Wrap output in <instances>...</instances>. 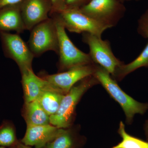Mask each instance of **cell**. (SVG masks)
I'll list each match as a JSON object with an SVG mask.
<instances>
[{
    "mask_svg": "<svg viewBox=\"0 0 148 148\" xmlns=\"http://www.w3.org/2000/svg\"><path fill=\"white\" fill-rule=\"evenodd\" d=\"M21 16L26 30L49 18L52 10L50 0H22L20 3Z\"/></svg>",
    "mask_w": 148,
    "mask_h": 148,
    "instance_id": "cell-10",
    "label": "cell"
},
{
    "mask_svg": "<svg viewBox=\"0 0 148 148\" xmlns=\"http://www.w3.org/2000/svg\"><path fill=\"white\" fill-rule=\"evenodd\" d=\"M0 38L5 55L17 64L21 73L28 69H32L35 57L27 43L19 34L1 32Z\"/></svg>",
    "mask_w": 148,
    "mask_h": 148,
    "instance_id": "cell-8",
    "label": "cell"
},
{
    "mask_svg": "<svg viewBox=\"0 0 148 148\" xmlns=\"http://www.w3.org/2000/svg\"><path fill=\"white\" fill-rule=\"evenodd\" d=\"M21 74L25 103L37 100L43 92L47 90H55L65 94L45 79L36 75L33 69H28Z\"/></svg>",
    "mask_w": 148,
    "mask_h": 148,
    "instance_id": "cell-11",
    "label": "cell"
},
{
    "mask_svg": "<svg viewBox=\"0 0 148 148\" xmlns=\"http://www.w3.org/2000/svg\"><path fill=\"white\" fill-rule=\"evenodd\" d=\"M17 145H16L13 146V147H11L10 148H17Z\"/></svg>",
    "mask_w": 148,
    "mask_h": 148,
    "instance_id": "cell-27",
    "label": "cell"
},
{
    "mask_svg": "<svg viewBox=\"0 0 148 148\" xmlns=\"http://www.w3.org/2000/svg\"><path fill=\"white\" fill-rule=\"evenodd\" d=\"M91 0H66V9H79L86 5Z\"/></svg>",
    "mask_w": 148,
    "mask_h": 148,
    "instance_id": "cell-22",
    "label": "cell"
},
{
    "mask_svg": "<svg viewBox=\"0 0 148 148\" xmlns=\"http://www.w3.org/2000/svg\"><path fill=\"white\" fill-rule=\"evenodd\" d=\"M22 113L27 126L50 124V116L44 110L37 100L25 103Z\"/></svg>",
    "mask_w": 148,
    "mask_h": 148,
    "instance_id": "cell-14",
    "label": "cell"
},
{
    "mask_svg": "<svg viewBox=\"0 0 148 148\" xmlns=\"http://www.w3.org/2000/svg\"><path fill=\"white\" fill-rule=\"evenodd\" d=\"M97 64H92L77 66L58 73L41 75L40 77L66 94L76 84L94 74Z\"/></svg>",
    "mask_w": 148,
    "mask_h": 148,
    "instance_id": "cell-9",
    "label": "cell"
},
{
    "mask_svg": "<svg viewBox=\"0 0 148 148\" xmlns=\"http://www.w3.org/2000/svg\"><path fill=\"white\" fill-rule=\"evenodd\" d=\"M82 35L83 42L88 45L90 50L88 54L93 63L113 76L116 69L124 63L114 55L110 42L89 33H84Z\"/></svg>",
    "mask_w": 148,
    "mask_h": 148,
    "instance_id": "cell-6",
    "label": "cell"
},
{
    "mask_svg": "<svg viewBox=\"0 0 148 148\" xmlns=\"http://www.w3.org/2000/svg\"><path fill=\"white\" fill-rule=\"evenodd\" d=\"M118 1H119L120 2L122 3H123L124 2L126 1H130V0H118Z\"/></svg>",
    "mask_w": 148,
    "mask_h": 148,
    "instance_id": "cell-26",
    "label": "cell"
},
{
    "mask_svg": "<svg viewBox=\"0 0 148 148\" xmlns=\"http://www.w3.org/2000/svg\"><path fill=\"white\" fill-rule=\"evenodd\" d=\"M60 128L51 124L27 126L21 143L36 148H45L47 145L58 134Z\"/></svg>",
    "mask_w": 148,
    "mask_h": 148,
    "instance_id": "cell-12",
    "label": "cell"
},
{
    "mask_svg": "<svg viewBox=\"0 0 148 148\" xmlns=\"http://www.w3.org/2000/svg\"><path fill=\"white\" fill-rule=\"evenodd\" d=\"M51 16L55 19L57 28L59 70L64 72L77 66L94 64L88 53L83 52L73 43L58 15L53 14Z\"/></svg>",
    "mask_w": 148,
    "mask_h": 148,
    "instance_id": "cell-3",
    "label": "cell"
},
{
    "mask_svg": "<svg viewBox=\"0 0 148 148\" xmlns=\"http://www.w3.org/2000/svg\"><path fill=\"white\" fill-rule=\"evenodd\" d=\"M138 32L142 36L148 39V10L138 21Z\"/></svg>",
    "mask_w": 148,
    "mask_h": 148,
    "instance_id": "cell-20",
    "label": "cell"
},
{
    "mask_svg": "<svg viewBox=\"0 0 148 148\" xmlns=\"http://www.w3.org/2000/svg\"><path fill=\"white\" fill-rule=\"evenodd\" d=\"M58 15L65 29L72 33H87L102 38L108 27L83 13L79 9H66Z\"/></svg>",
    "mask_w": 148,
    "mask_h": 148,
    "instance_id": "cell-7",
    "label": "cell"
},
{
    "mask_svg": "<svg viewBox=\"0 0 148 148\" xmlns=\"http://www.w3.org/2000/svg\"><path fill=\"white\" fill-rule=\"evenodd\" d=\"M145 130L146 136H147L148 140V119L146 121L145 124Z\"/></svg>",
    "mask_w": 148,
    "mask_h": 148,
    "instance_id": "cell-25",
    "label": "cell"
},
{
    "mask_svg": "<svg viewBox=\"0 0 148 148\" xmlns=\"http://www.w3.org/2000/svg\"><path fill=\"white\" fill-rule=\"evenodd\" d=\"M92 75L98 80L106 91L121 106L126 117V123L131 124L136 114H144L148 110V103L138 102L126 94L110 74L97 65Z\"/></svg>",
    "mask_w": 148,
    "mask_h": 148,
    "instance_id": "cell-1",
    "label": "cell"
},
{
    "mask_svg": "<svg viewBox=\"0 0 148 148\" xmlns=\"http://www.w3.org/2000/svg\"><path fill=\"white\" fill-rule=\"evenodd\" d=\"M18 143L13 124L8 121L3 122L0 125V147H11Z\"/></svg>",
    "mask_w": 148,
    "mask_h": 148,
    "instance_id": "cell-19",
    "label": "cell"
},
{
    "mask_svg": "<svg viewBox=\"0 0 148 148\" xmlns=\"http://www.w3.org/2000/svg\"><path fill=\"white\" fill-rule=\"evenodd\" d=\"M17 148H32L30 146L26 145L21 143H18L17 144Z\"/></svg>",
    "mask_w": 148,
    "mask_h": 148,
    "instance_id": "cell-24",
    "label": "cell"
},
{
    "mask_svg": "<svg viewBox=\"0 0 148 148\" xmlns=\"http://www.w3.org/2000/svg\"><path fill=\"white\" fill-rule=\"evenodd\" d=\"M143 67H148V42L145 47L137 58L128 64H124L119 67L112 77L120 81L128 74Z\"/></svg>",
    "mask_w": 148,
    "mask_h": 148,
    "instance_id": "cell-15",
    "label": "cell"
},
{
    "mask_svg": "<svg viewBox=\"0 0 148 148\" xmlns=\"http://www.w3.org/2000/svg\"><path fill=\"white\" fill-rule=\"evenodd\" d=\"M26 30L21 16L20 3L0 9V33H23Z\"/></svg>",
    "mask_w": 148,
    "mask_h": 148,
    "instance_id": "cell-13",
    "label": "cell"
},
{
    "mask_svg": "<svg viewBox=\"0 0 148 148\" xmlns=\"http://www.w3.org/2000/svg\"><path fill=\"white\" fill-rule=\"evenodd\" d=\"M0 148H5V147H0Z\"/></svg>",
    "mask_w": 148,
    "mask_h": 148,
    "instance_id": "cell-28",
    "label": "cell"
},
{
    "mask_svg": "<svg viewBox=\"0 0 148 148\" xmlns=\"http://www.w3.org/2000/svg\"><path fill=\"white\" fill-rule=\"evenodd\" d=\"M74 140L72 132L68 128H60L58 134L48 143L45 148H72Z\"/></svg>",
    "mask_w": 148,
    "mask_h": 148,
    "instance_id": "cell-18",
    "label": "cell"
},
{
    "mask_svg": "<svg viewBox=\"0 0 148 148\" xmlns=\"http://www.w3.org/2000/svg\"><path fill=\"white\" fill-rule=\"evenodd\" d=\"M52 5V10L50 15L59 13L66 9V0H50Z\"/></svg>",
    "mask_w": 148,
    "mask_h": 148,
    "instance_id": "cell-21",
    "label": "cell"
},
{
    "mask_svg": "<svg viewBox=\"0 0 148 148\" xmlns=\"http://www.w3.org/2000/svg\"><path fill=\"white\" fill-rule=\"evenodd\" d=\"M28 46L34 57L49 51L58 54V40L55 20L50 16L31 29Z\"/></svg>",
    "mask_w": 148,
    "mask_h": 148,
    "instance_id": "cell-4",
    "label": "cell"
},
{
    "mask_svg": "<svg viewBox=\"0 0 148 148\" xmlns=\"http://www.w3.org/2000/svg\"><path fill=\"white\" fill-rule=\"evenodd\" d=\"M79 9L83 13L109 28L115 27L126 11L123 3L118 0H91Z\"/></svg>",
    "mask_w": 148,
    "mask_h": 148,
    "instance_id": "cell-5",
    "label": "cell"
},
{
    "mask_svg": "<svg viewBox=\"0 0 148 148\" xmlns=\"http://www.w3.org/2000/svg\"><path fill=\"white\" fill-rule=\"evenodd\" d=\"M118 133L122 140L118 145L112 148H148V142L133 137L126 132L122 121L120 123Z\"/></svg>",
    "mask_w": 148,
    "mask_h": 148,
    "instance_id": "cell-17",
    "label": "cell"
},
{
    "mask_svg": "<svg viewBox=\"0 0 148 148\" xmlns=\"http://www.w3.org/2000/svg\"><path fill=\"white\" fill-rule=\"evenodd\" d=\"M65 95L59 91L47 90L43 92L37 100L44 110L50 116L57 112Z\"/></svg>",
    "mask_w": 148,
    "mask_h": 148,
    "instance_id": "cell-16",
    "label": "cell"
},
{
    "mask_svg": "<svg viewBox=\"0 0 148 148\" xmlns=\"http://www.w3.org/2000/svg\"><path fill=\"white\" fill-rule=\"evenodd\" d=\"M22 0H0V9L8 6L20 3Z\"/></svg>",
    "mask_w": 148,
    "mask_h": 148,
    "instance_id": "cell-23",
    "label": "cell"
},
{
    "mask_svg": "<svg viewBox=\"0 0 148 148\" xmlns=\"http://www.w3.org/2000/svg\"><path fill=\"white\" fill-rule=\"evenodd\" d=\"M99 84L94 76L86 77L76 84L64 95L57 112L50 116V124L59 128H68L73 119L76 107L89 88Z\"/></svg>",
    "mask_w": 148,
    "mask_h": 148,
    "instance_id": "cell-2",
    "label": "cell"
}]
</instances>
